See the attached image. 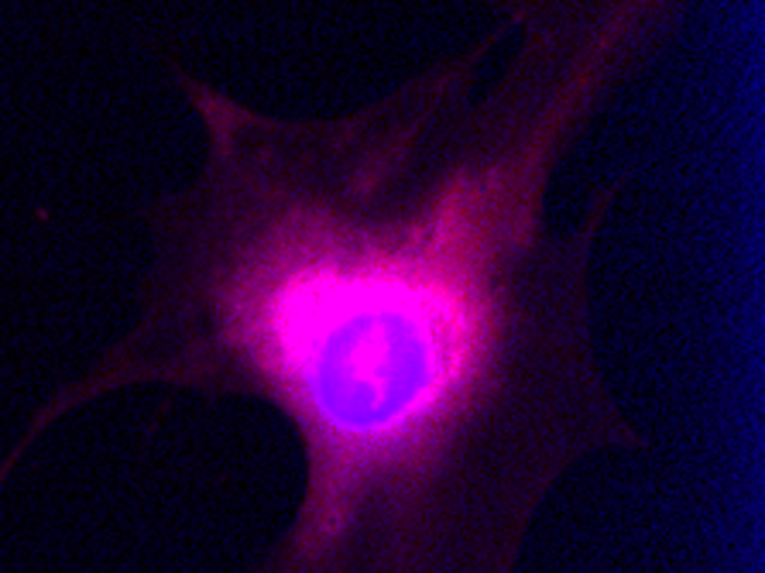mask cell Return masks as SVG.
Segmentation results:
<instances>
[{"label": "cell", "instance_id": "6da1fadb", "mask_svg": "<svg viewBox=\"0 0 765 573\" xmlns=\"http://www.w3.org/2000/svg\"><path fill=\"white\" fill-rule=\"evenodd\" d=\"M487 31L336 114L175 72L203 165L148 210L141 316L0 463L131 384L271 406L302 498L258 573H515L580 460L642 450L594 350L622 182L552 223L580 138L690 0H478Z\"/></svg>", "mask_w": 765, "mask_h": 573}]
</instances>
